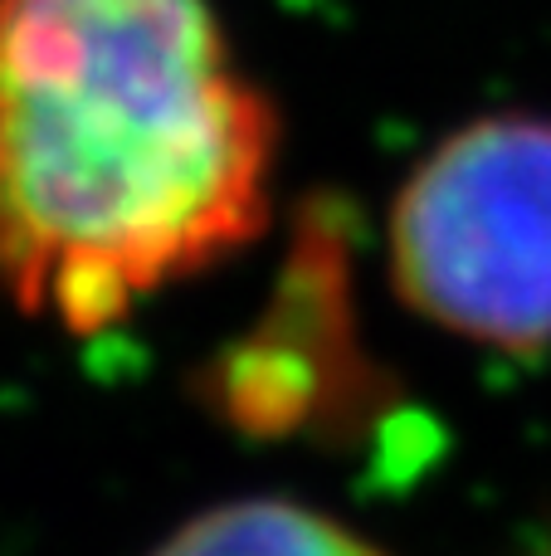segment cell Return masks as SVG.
I'll return each instance as SVG.
<instances>
[{
	"mask_svg": "<svg viewBox=\"0 0 551 556\" xmlns=\"http://www.w3.org/2000/svg\"><path fill=\"white\" fill-rule=\"evenodd\" d=\"M273 113L210 0H0V288L98 332L269 215Z\"/></svg>",
	"mask_w": 551,
	"mask_h": 556,
	"instance_id": "6da1fadb",
	"label": "cell"
},
{
	"mask_svg": "<svg viewBox=\"0 0 551 556\" xmlns=\"http://www.w3.org/2000/svg\"><path fill=\"white\" fill-rule=\"evenodd\" d=\"M390 274L415 313L488 346L551 342V123L459 127L400 186Z\"/></svg>",
	"mask_w": 551,
	"mask_h": 556,
	"instance_id": "7a4b0ae2",
	"label": "cell"
},
{
	"mask_svg": "<svg viewBox=\"0 0 551 556\" xmlns=\"http://www.w3.org/2000/svg\"><path fill=\"white\" fill-rule=\"evenodd\" d=\"M156 556H381L342 522L283 498H249L185 522Z\"/></svg>",
	"mask_w": 551,
	"mask_h": 556,
	"instance_id": "3957f363",
	"label": "cell"
}]
</instances>
